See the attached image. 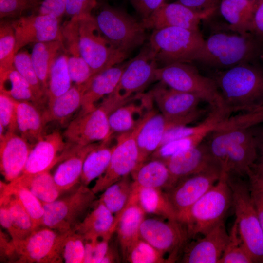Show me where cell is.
Wrapping results in <instances>:
<instances>
[{
	"label": "cell",
	"instance_id": "603a6c76",
	"mask_svg": "<svg viewBox=\"0 0 263 263\" xmlns=\"http://www.w3.org/2000/svg\"><path fill=\"white\" fill-rule=\"evenodd\" d=\"M153 103L150 91L133 96L115 109L109 116L111 138L134 129L153 110Z\"/></svg>",
	"mask_w": 263,
	"mask_h": 263
},
{
	"label": "cell",
	"instance_id": "4dcf8cb0",
	"mask_svg": "<svg viewBox=\"0 0 263 263\" xmlns=\"http://www.w3.org/2000/svg\"><path fill=\"white\" fill-rule=\"evenodd\" d=\"M115 218L113 214L99 199L93 209L87 213L75 230L84 239L112 236L115 232Z\"/></svg>",
	"mask_w": 263,
	"mask_h": 263
},
{
	"label": "cell",
	"instance_id": "7a4b0ae2",
	"mask_svg": "<svg viewBox=\"0 0 263 263\" xmlns=\"http://www.w3.org/2000/svg\"><path fill=\"white\" fill-rule=\"evenodd\" d=\"M263 54V43L251 33L217 32L204 39L194 62L221 71L259 61Z\"/></svg>",
	"mask_w": 263,
	"mask_h": 263
},
{
	"label": "cell",
	"instance_id": "ac0fdd59",
	"mask_svg": "<svg viewBox=\"0 0 263 263\" xmlns=\"http://www.w3.org/2000/svg\"><path fill=\"white\" fill-rule=\"evenodd\" d=\"M220 168L191 175L179 180L167 194L175 209L178 220L219 180Z\"/></svg>",
	"mask_w": 263,
	"mask_h": 263
},
{
	"label": "cell",
	"instance_id": "74e56055",
	"mask_svg": "<svg viewBox=\"0 0 263 263\" xmlns=\"http://www.w3.org/2000/svg\"><path fill=\"white\" fill-rule=\"evenodd\" d=\"M13 181L27 188L42 203L56 200L62 193L49 171L32 175L21 174Z\"/></svg>",
	"mask_w": 263,
	"mask_h": 263
},
{
	"label": "cell",
	"instance_id": "d4e9b609",
	"mask_svg": "<svg viewBox=\"0 0 263 263\" xmlns=\"http://www.w3.org/2000/svg\"><path fill=\"white\" fill-rule=\"evenodd\" d=\"M160 113L170 118H179L197 111L202 99L197 95L177 91L160 82L150 91Z\"/></svg>",
	"mask_w": 263,
	"mask_h": 263
},
{
	"label": "cell",
	"instance_id": "8d00e7d4",
	"mask_svg": "<svg viewBox=\"0 0 263 263\" xmlns=\"http://www.w3.org/2000/svg\"><path fill=\"white\" fill-rule=\"evenodd\" d=\"M229 115L230 113L225 107L212 109L208 115L201 123L193 126L178 127L167 132L160 146L172 140L193 135H198L204 139L217 130Z\"/></svg>",
	"mask_w": 263,
	"mask_h": 263
},
{
	"label": "cell",
	"instance_id": "9a60e30c",
	"mask_svg": "<svg viewBox=\"0 0 263 263\" xmlns=\"http://www.w3.org/2000/svg\"><path fill=\"white\" fill-rule=\"evenodd\" d=\"M140 237L165 256L168 254L171 262L175 261L188 238L186 227L179 221L152 218H145L142 222Z\"/></svg>",
	"mask_w": 263,
	"mask_h": 263
},
{
	"label": "cell",
	"instance_id": "b9f144b4",
	"mask_svg": "<svg viewBox=\"0 0 263 263\" xmlns=\"http://www.w3.org/2000/svg\"><path fill=\"white\" fill-rule=\"evenodd\" d=\"M127 175L108 187L99 200L117 217L129 202L133 189V180Z\"/></svg>",
	"mask_w": 263,
	"mask_h": 263
},
{
	"label": "cell",
	"instance_id": "e575fe53",
	"mask_svg": "<svg viewBox=\"0 0 263 263\" xmlns=\"http://www.w3.org/2000/svg\"><path fill=\"white\" fill-rule=\"evenodd\" d=\"M17 131L31 145H35L44 135L45 123L33 103L16 100Z\"/></svg>",
	"mask_w": 263,
	"mask_h": 263
},
{
	"label": "cell",
	"instance_id": "f5cc1de1",
	"mask_svg": "<svg viewBox=\"0 0 263 263\" xmlns=\"http://www.w3.org/2000/svg\"><path fill=\"white\" fill-rule=\"evenodd\" d=\"M36 2V0H0V18L19 17Z\"/></svg>",
	"mask_w": 263,
	"mask_h": 263
},
{
	"label": "cell",
	"instance_id": "1f68e13d",
	"mask_svg": "<svg viewBox=\"0 0 263 263\" xmlns=\"http://www.w3.org/2000/svg\"><path fill=\"white\" fill-rule=\"evenodd\" d=\"M86 84H74L63 94L49 100L48 108L42 114L45 124L55 122L63 125L81 108Z\"/></svg>",
	"mask_w": 263,
	"mask_h": 263
},
{
	"label": "cell",
	"instance_id": "94428289",
	"mask_svg": "<svg viewBox=\"0 0 263 263\" xmlns=\"http://www.w3.org/2000/svg\"><path fill=\"white\" fill-rule=\"evenodd\" d=\"M254 137L260 162H263V123L250 128Z\"/></svg>",
	"mask_w": 263,
	"mask_h": 263
},
{
	"label": "cell",
	"instance_id": "003e7915",
	"mask_svg": "<svg viewBox=\"0 0 263 263\" xmlns=\"http://www.w3.org/2000/svg\"></svg>",
	"mask_w": 263,
	"mask_h": 263
},
{
	"label": "cell",
	"instance_id": "f907efd6",
	"mask_svg": "<svg viewBox=\"0 0 263 263\" xmlns=\"http://www.w3.org/2000/svg\"><path fill=\"white\" fill-rule=\"evenodd\" d=\"M0 124L5 133L17 131L16 100L2 92H0Z\"/></svg>",
	"mask_w": 263,
	"mask_h": 263
},
{
	"label": "cell",
	"instance_id": "db71d44e",
	"mask_svg": "<svg viewBox=\"0 0 263 263\" xmlns=\"http://www.w3.org/2000/svg\"><path fill=\"white\" fill-rule=\"evenodd\" d=\"M96 5V0H66L65 14L71 18L91 16Z\"/></svg>",
	"mask_w": 263,
	"mask_h": 263
},
{
	"label": "cell",
	"instance_id": "6125c7cd",
	"mask_svg": "<svg viewBox=\"0 0 263 263\" xmlns=\"http://www.w3.org/2000/svg\"><path fill=\"white\" fill-rule=\"evenodd\" d=\"M250 191L263 232V191L252 189H250Z\"/></svg>",
	"mask_w": 263,
	"mask_h": 263
},
{
	"label": "cell",
	"instance_id": "5b68a950",
	"mask_svg": "<svg viewBox=\"0 0 263 263\" xmlns=\"http://www.w3.org/2000/svg\"><path fill=\"white\" fill-rule=\"evenodd\" d=\"M124 103L112 94L106 96L99 105L89 112H80L68 124L62 134L64 139L75 146L112 140L109 116Z\"/></svg>",
	"mask_w": 263,
	"mask_h": 263
},
{
	"label": "cell",
	"instance_id": "d6a6232c",
	"mask_svg": "<svg viewBox=\"0 0 263 263\" xmlns=\"http://www.w3.org/2000/svg\"><path fill=\"white\" fill-rule=\"evenodd\" d=\"M133 183L139 187L168 190L173 185L171 174L162 160L150 158L136 167L131 174Z\"/></svg>",
	"mask_w": 263,
	"mask_h": 263
},
{
	"label": "cell",
	"instance_id": "2e32d148",
	"mask_svg": "<svg viewBox=\"0 0 263 263\" xmlns=\"http://www.w3.org/2000/svg\"><path fill=\"white\" fill-rule=\"evenodd\" d=\"M60 19L49 15L38 14L21 16L11 21L16 37V54L32 43L63 41Z\"/></svg>",
	"mask_w": 263,
	"mask_h": 263
},
{
	"label": "cell",
	"instance_id": "cb8c5ba5",
	"mask_svg": "<svg viewBox=\"0 0 263 263\" xmlns=\"http://www.w3.org/2000/svg\"><path fill=\"white\" fill-rule=\"evenodd\" d=\"M0 139V172L10 182L22 174L33 145L16 132H6Z\"/></svg>",
	"mask_w": 263,
	"mask_h": 263
},
{
	"label": "cell",
	"instance_id": "6f0895ef",
	"mask_svg": "<svg viewBox=\"0 0 263 263\" xmlns=\"http://www.w3.org/2000/svg\"><path fill=\"white\" fill-rule=\"evenodd\" d=\"M131 2L142 19H144L165 3V0H131Z\"/></svg>",
	"mask_w": 263,
	"mask_h": 263
},
{
	"label": "cell",
	"instance_id": "9c48e42d",
	"mask_svg": "<svg viewBox=\"0 0 263 263\" xmlns=\"http://www.w3.org/2000/svg\"><path fill=\"white\" fill-rule=\"evenodd\" d=\"M94 17L105 37L127 54L142 45L146 38L142 21L122 9L105 5Z\"/></svg>",
	"mask_w": 263,
	"mask_h": 263
},
{
	"label": "cell",
	"instance_id": "7dc6e473",
	"mask_svg": "<svg viewBox=\"0 0 263 263\" xmlns=\"http://www.w3.org/2000/svg\"><path fill=\"white\" fill-rule=\"evenodd\" d=\"M124 260L131 263H169L161 252L141 238L129 249Z\"/></svg>",
	"mask_w": 263,
	"mask_h": 263
},
{
	"label": "cell",
	"instance_id": "d590c367",
	"mask_svg": "<svg viewBox=\"0 0 263 263\" xmlns=\"http://www.w3.org/2000/svg\"><path fill=\"white\" fill-rule=\"evenodd\" d=\"M62 49L65 51L63 42L59 40L36 43L32 48V62L46 94L51 68Z\"/></svg>",
	"mask_w": 263,
	"mask_h": 263
},
{
	"label": "cell",
	"instance_id": "83f0119b",
	"mask_svg": "<svg viewBox=\"0 0 263 263\" xmlns=\"http://www.w3.org/2000/svg\"><path fill=\"white\" fill-rule=\"evenodd\" d=\"M128 63L109 68L92 77L86 84L80 112L92 110L96 106V103L99 100L114 91Z\"/></svg>",
	"mask_w": 263,
	"mask_h": 263
},
{
	"label": "cell",
	"instance_id": "30bf717a",
	"mask_svg": "<svg viewBox=\"0 0 263 263\" xmlns=\"http://www.w3.org/2000/svg\"><path fill=\"white\" fill-rule=\"evenodd\" d=\"M44 227L36 229L23 239L12 240L13 251L11 261L18 263L63 262L62 246L71 231L62 233Z\"/></svg>",
	"mask_w": 263,
	"mask_h": 263
},
{
	"label": "cell",
	"instance_id": "8992f818",
	"mask_svg": "<svg viewBox=\"0 0 263 263\" xmlns=\"http://www.w3.org/2000/svg\"><path fill=\"white\" fill-rule=\"evenodd\" d=\"M155 80L170 88L197 95L212 109L225 107L215 80L202 75L196 67L188 63H175L158 67Z\"/></svg>",
	"mask_w": 263,
	"mask_h": 263
},
{
	"label": "cell",
	"instance_id": "be15d7a7",
	"mask_svg": "<svg viewBox=\"0 0 263 263\" xmlns=\"http://www.w3.org/2000/svg\"><path fill=\"white\" fill-rule=\"evenodd\" d=\"M0 225L9 234L11 238L13 235L14 229L8 209L4 205H0Z\"/></svg>",
	"mask_w": 263,
	"mask_h": 263
},
{
	"label": "cell",
	"instance_id": "ee69618b",
	"mask_svg": "<svg viewBox=\"0 0 263 263\" xmlns=\"http://www.w3.org/2000/svg\"><path fill=\"white\" fill-rule=\"evenodd\" d=\"M8 83L10 87L0 91L18 101H29L33 103L40 101L28 81L16 70L15 67L0 75V85Z\"/></svg>",
	"mask_w": 263,
	"mask_h": 263
},
{
	"label": "cell",
	"instance_id": "c3c4849f",
	"mask_svg": "<svg viewBox=\"0 0 263 263\" xmlns=\"http://www.w3.org/2000/svg\"><path fill=\"white\" fill-rule=\"evenodd\" d=\"M14 66L30 84L40 101L45 93L33 66L31 54L26 50L19 51L15 55Z\"/></svg>",
	"mask_w": 263,
	"mask_h": 263
},
{
	"label": "cell",
	"instance_id": "4fadbf2b",
	"mask_svg": "<svg viewBox=\"0 0 263 263\" xmlns=\"http://www.w3.org/2000/svg\"><path fill=\"white\" fill-rule=\"evenodd\" d=\"M157 68L155 53L149 43L135 57L128 61L117 87L112 94L124 101L141 93L155 80Z\"/></svg>",
	"mask_w": 263,
	"mask_h": 263
},
{
	"label": "cell",
	"instance_id": "836d02e7",
	"mask_svg": "<svg viewBox=\"0 0 263 263\" xmlns=\"http://www.w3.org/2000/svg\"><path fill=\"white\" fill-rule=\"evenodd\" d=\"M132 193L146 214L155 215L168 220H178L177 214L167 192L162 189L141 187L133 182Z\"/></svg>",
	"mask_w": 263,
	"mask_h": 263
},
{
	"label": "cell",
	"instance_id": "816d5d0a",
	"mask_svg": "<svg viewBox=\"0 0 263 263\" xmlns=\"http://www.w3.org/2000/svg\"><path fill=\"white\" fill-rule=\"evenodd\" d=\"M111 237L106 236L84 239V263H101L109 249Z\"/></svg>",
	"mask_w": 263,
	"mask_h": 263
},
{
	"label": "cell",
	"instance_id": "f6af8a7d",
	"mask_svg": "<svg viewBox=\"0 0 263 263\" xmlns=\"http://www.w3.org/2000/svg\"><path fill=\"white\" fill-rule=\"evenodd\" d=\"M16 37L11 21L0 24V75L13 69L15 53Z\"/></svg>",
	"mask_w": 263,
	"mask_h": 263
},
{
	"label": "cell",
	"instance_id": "680465c9",
	"mask_svg": "<svg viewBox=\"0 0 263 263\" xmlns=\"http://www.w3.org/2000/svg\"><path fill=\"white\" fill-rule=\"evenodd\" d=\"M250 33L263 43V0H258Z\"/></svg>",
	"mask_w": 263,
	"mask_h": 263
},
{
	"label": "cell",
	"instance_id": "03108f58",
	"mask_svg": "<svg viewBox=\"0 0 263 263\" xmlns=\"http://www.w3.org/2000/svg\"><path fill=\"white\" fill-rule=\"evenodd\" d=\"M260 60H263V55L262 56H261V59H260Z\"/></svg>",
	"mask_w": 263,
	"mask_h": 263
},
{
	"label": "cell",
	"instance_id": "9f6ffc18",
	"mask_svg": "<svg viewBox=\"0 0 263 263\" xmlns=\"http://www.w3.org/2000/svg\"><path fill=\"white\" fill-rule=\"evenodd\" d=\"M66 0H43L38 8V14L49 15L61 19L65 14Z\"/></svg>",
	"mask_w": 263,
	"mask_h": 263
},
{
	"label": "cell",
	"instance_id": "6da1fadb",
	"mask_svg": "<svg viewBox=\"0 0 263 263\" xmlns=\"http://www.w3.org/2000/svg\"><path fill=\"white\" fill-rule=\"evenodd\" d=\"M212 78L230 114L263 106V67L258 61L217 71Z\"/></svg>",
	"mask_w": 263,
	"mask_h": 263
},
{
	"label": "cell",
	"instance_id": "7402d4cb",
	"mask_svg": "<svg viewBox=\"0 0 263 263\" xmlns=\"http://www.w3.org/2000/svg\"><path fill=\"white\" fill-rule=\"evenodd\" d=\"M207 19L177 1L164 3L148 18L142 19L146 29L157 30L167 27H179L199 30V25L203 19Z\"/></svg>",
	"mask_w": 263,
	"mask_h": 263
},
{
	"label": "cell",
	"instance_id": "11a10c76",
	"mask_svg": "<svg viewBox=\"0 0 263 263\" xmlns=\"http://www.w3.org/2000/svg\"><path fill=\"white\" fill-rule=\"evenodd\" d=\"M221 0H178L194 12L210 18L217 10Z\"/></svg>",
	"mask_w": 263,
	"mask_h": 263
},
{
	"label": "cell",
	"instance_id": "91938a15",
	"mask_svg": "<svg viewBox=\"0 0 263 263\" xmlns=\"http://www.w3.org/2000/svg\"><path fill=\"white\" fill-rule=\"evenodd\" d=\"M247 176L250 189L263 191V162H256Z\"/></svg>",
	"mask_w": 263,
	"mask_h": 263
},
{
	"label": "cell",
	"instance_id": "e0dca14e",
	"mask_svg": "<svg viewBox=\"0 0 263 263\" xmlns=\"http://www.w3.org/2000/svg\"><path fill=\"white\" fill-rule=\"evenodd\" d=\"M203 113V111L198 109L182 118H170L155 111L146 121L137 136L139 153L137 165L150 158L160 146L162 139L167 132L195 121Z\"/></svg>",
	"mask_w": 263,
	"mask_h": 263
},
{
	"label": "cell",
	"instance_id": "52a82bcc",
	"mask_svg": "<svg viewBox=\"0 0 263 263\" xmlns=\"http://www.w3.org/2000/svg\"><path fill=\"white\" fill-rule=\"evenodd\" d=\"M204 41L199 30L179 27L153 30L149 43L163 65L194 62Z\"/></svg>",
	"mask_w": 263,
	"mask_h": 263
},
{
	"label": "cell",
	"instance_id": "4316f807",
	"mask_svg": "<svg viewBox=\"0 0 263 263\" xmlns=\"http://www.w3.org/2000/svg\"><path fill=\"white\" fill-rule=\"evenodd\" d=\"M145 214L132 191L126 206L117 217H115V232L124 259L129 249L140 238V226L145 218Z\"/></svg>",
	"mask_w": 263,
	"mask_h": 263
},
{
	"label": "cell",
	"instance_id": "5bb4252c",
	"mask_svg": "<svg viewBox=\"0 0 263 263\" xmlns=\"http://www.w3.org/2000/svg\"><path fill=\"white\" fill-rule=\"evenodd\" d=\"M226 148L227 172L239 177L248 176L258 156L250 128L217 130Z\"/></svg>",
	"mask_w": 263,
	"mask_h": 263
},
{
	"label": "cell",
	"instance_id": "f35d334b",
	"mask_svg": "<svg viewBox=\"0 0 263 263\" xmlns=\"http://www.w3.org/2000/svg\"><path fill=\"white\" fill-rule=\"evenodd\" d=\"M111 140L97 143L88 154L83 164L80 180L81 184L88 186L105 171L114 147V145H110Z\"/></svg>",
	"mask_w": 263,
	"mask_h": 263
},
{
	"label": "cell",
	"instance_id": "bcb514c9",
	"mask_svg": "<svg viewBox=\"0 0 263 263\" xmlns=\"http://www.w3.org/2000/svg\"><path fill=\"white\" fill-rule=\"evenodd\" d=\"M254 261L239 234L235 221L229 233V238L219 263H252Z\"/></svg>",
	"mask_w": 263,
	"mask_h": 263
},
{
	"label": "cell",
	"instance_id": "8fae6325",
	"mask_svg": "<svg viewBox=\"0 0 263 263\" xmlns=\"http://www.w3.org/2000/svg\"><path fill=\"white\" fill-rule=\"evenodd\" d=\"M88 186L80 184L71 194L49 203L44 209L43 226L65 233L75 229L83 219L96 198Z\"/></svg>",
	"mask_w": 263,
	"mask_h": 263
},
{
	"label": "cell",
	"instance_id": "681fc988",
	"mask_svg": "<svg viewBox=\"0 0 263 263\" xmlns=\"http://www.w3.org/2000/svg\"><path fill=\"white\" fill-rule=\"evenodd\" d=\"M62 256L66 263H84V239L74 229L69 233L64 241Z\"/></svg>",
	"mask_w": 263,
	"mask_h": 263
},
{
	"label": "cell",
	"instance_id": "277c9868",
	"mask_svg": "<svg viewBox=\"0 0 263 263\" xmlns=\"http://www.w3.org/2000/svg\"><path fill=\"white\" fill-rule=\"evenodd\" d=\"M240 236L254 263H263V232L249 184L241 177L228 174Z\"/></svg>",
	"mask_w": 263,
	"mask_h": 263
},
{
	"label": "cell",
	"instance_id": "ba28073f",
	"mask_svg": "<svg viewBox=\"0 0 263 263\" xmlns=\"http://www.w3.org/2000/svg\"><path fill=\"white\" fill-rule=\"evenodd\" d=\"M79 46L94 75L120 64L128 56L102 34L93 15L78 18Z\"/></svg>",
	"mask_w": 263,
	"mask_h": 263
},
{
	"label": "cell",
	"instance_id": "f546056e",
	"mask_svg": "<svg viewBox=\"0 0 263 263\" xmlns=\"http://www.w3.org/2000/svg\"><path fill=\"white\" fill-rule=\"evenodd\" d=\"M97 144L94 143L84 146H72L70 148L67 156L61 161L53 175L62 192L70 189L79 182L84 160Z\"/></svg>",
	"mask_w": 263,
	"mask_h": 263
},
{
	"label": "cell",
	"instance_id": "7bdbcfd3",
	"mask_svg": "<svg viewBox=\"0 0 263 263\" xmlns=\"http://www.w3.org/2000/svg\"><path fill=\"white\" fill-rule=\"evenodd\" d=\"M72 80L68 66V56L66 53L59 54L51 68L46 95L48 101L52 100L68 91Z\"/></svg>",
	"mask_w": 263,
	"mask_h": 263
},
{
	"label": "cell",
	"instance_id": "484cf974",
	"mask_svg": "<svg viewBox=\"0 0 263 263\" xmlns=\"http://www.w3.org/2000/svg\"><path fill=\"white\" fill-rule=\"evenodd\" d=\"M78 18L73 17L62 26L68 66L73 83L84 85L94 76L90 67L82 56L79 46Z\"/></svg>",
	"mask_w": 263,
	"mask_h": 263
},
{
	"label": "cell",
	"instance_id": "7c38bea8",
	"mask_svg": "<svg viewBox=\"0 0 263 263\" xmlns=\"http://www.w3.org/2000/svg\"><path fill=\"white\" fill-rule=\"evenodd\" d=\"M154 111V110L151 111L133 130L117 135L109 165L91 189L94 194L103 192L113 184L131 174L136 168L139 157L137 136L146 121Z\"/></svg>",
	"mask_w": 263,
	"mask_h": 263
},
{
	"label": "cell",
	"instance_id": "e7e4bbea",
	"mask_svg": "<svg viewBox=\"0 0 263 263\" xmlns=\"http://www.w3.org/2000/svg\"><path fill=\"white\" fill-rule=\"evenodd\" d=\"M117 258V253L116 252L115 249L109 246V249L102 260L101 263H115Z\"/></svg>",
	"mask_w": 263,
	"mask_h": 263
},
{
	"label": "cell",
	"instance_id": "60d3db41",
	"mask_svg": "<svg viewBox=\"0 0 263 263\" xmlns=\"http://www.w3.org/2000/svg\"><path fill=\"white\" fill-rule=\"evenodd\" d=\"M0 205H5L9 211L14 229L12 240L23 239L34 230L30 215L16 196H0Z\"/></svg>",
	"mask_w": 263,
	"mask_h": 263
},
{
	"label": "cell",
	"instance_id": "3957f363",
	"mask_svg": "<svg viewBox=\"0 0 263 263\" xmlns=\"http://www.w3.org/2000/svg\"><path fill=\"white\" fill-rule=\"evenodd\" d=\"M228 174L222 173L216 184L199 198L179 219L188 238L204 235L223 219L232 207V191Z\"/></svg>",
	"mask_w": 263,
	"mask_h": 263
},
{
	"label": "cell",
	"instance_id": "44dd1931",
	"mask_svg": "<svg viewBox=\"0 0 263 263\" xmlns=\"http://www.w3.org/2000/svg\"><path fill=\"white\" fill-rule=\"evenodd\" d=\"M68 146L58 131L44 135L33 145L22 174L32 175L49 171L64 159Z\"/></svg>",
	"mask_w": 263,
	"mask_h": 263
},
{
	"label": "cell",
	"instance_id": "f1b7e54d",
	"mask_svg": "<svg viewBox=\"0 0 263 263\" xmlns=\"http://www.w3.org/2000/svg\"><path fill=\"white\" fill-rule=\"evenodd\" d=\"M258 0H221L217 10L225 22V27L233 33H250Z\"/></svg>",
	"mask_w": 263,
	"mask_h": 263
},
{
	"label": "cell",
	"instance_id": "ffe728a7",
	"mask_svg": "<svg viewBox=\"0 0 263 263\" xmlns=\"http://www.w3.org/2000/svg\"><path fill=\"white\" fill-rule=\"evenodd\" d=\"M229 238L224 221L200 238L185 247L181 259L185 263H219Z\"/></svg>",
	"mask_w": 263,
	"mask_h": 263
},
{
	"label": "cell",
	"instance_id": "ab89813d",
	"mask_svg": "<svg viewBox=\"0 0 263 263\" xmlns=\"http://www.w3.org/2000/svg\"><path fill=\"white\" fill-rule=\"evenodd\" d=\"M8 195H14L20 200L31 218L34 230L43 226V204L27 188L13 181L6 184L0 181V196Z\"/></svg>",
	"mask_w": 263,
	"mask_h": 263
},
{
	"label": "cell",
	"instance_id": "d6986e66",
	"mask_svg": "<svg viewBox=\"0 0 263 263\" xmlns=\"http://www.w3.org/2000/svg\"><path fill=\"white\" fill-rule=\"evenodd\" d=\"M162 161L169 169L173 185L184 177L215 168L221 169L212 156L207 143L203 142Z\"/></svg>",
	"mask_w": 263,
	"mask_h": 263
}]
</instances>
